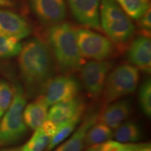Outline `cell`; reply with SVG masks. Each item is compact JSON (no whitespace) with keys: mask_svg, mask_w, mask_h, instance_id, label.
Here are the masks:
<instances>
[{"mask_svg":"<svg viewBox=\"0 0 151 151\" xmlns=\"http://www.w3.org/2000/svg\"><path fill=\"white\" fill-rule=\"evenodd\" d=\"M139 19H140L139 26L141 29L144 32L147 34H148V32L150 33L151 29V11L150 7Z\"/></svg>","mask_w":151,"mask_h":151,"instance_id":"25","label":"cell"},{"mask_svg":"<svg viewBox=\"0 0 151 151\" xmlns=\"http://www.w3.org/2000/svg\"><path fill=\"white\" fill-rule=\"evenodd\" d=\"M29 3L36 16L45 24L60 23L67 16L65 0H29Z\"/></svg>","mask_w":151,"mask_h":151,"instance_id":"9","label":"cell"},{"mask_svg":"<svg viewBox=\"0 0 151 151\" xmlns=\"http://www.w3.org/2000/svg\"><path fill=\"white\" fill-rule=\"evenodd\" d=\"M48 41L62 73L71 74L80 70L84 59L77 43L76 30L71 24L60 22L52 25L48 32Z\"/></svg>","mask_w":151,"mask_h":151,"instance_id":"2","label":"cell"},{"mask_svg":"<svg viewBox=\"0 0 151 151\" xmlns=\"http://www.w3.org/2000/svg\"><path fill=\"white\" fill-rule=\"evenodd\" d=\"M112 67L113 64L106 60H91L81 67V82L90 98L97 99L101 96L106 78Z\"/></svg>","mask_w":151,"mask_h":151,"instance_id":"7","label":"cell"},{"mask_svg":"<svg viewBox=\"0 0 151 151\" xmlns=\"http://www.w3.org/2000/svg\"><path fill=\"white\" fill-rule=\"evenodd\" d=\"M14 5L13 0H0V6L9 7Z\"/></svg>","mask_w":151,"mask_h":151,"instance_id":"27","label":"cell"},{"mask_svg":"<svg viewBox=\"0 0 151 151\" xmlns=\"http://www.w3.org/2000/svg\"><path fill=\"white\" fill-rule=\"evenodd\" d=\"M19 69L27 94L34 96L42 91L55 73V65L49 47L38 38L27 41L19 53Z\"/></svg>","mask_w":151,"mask_h":151,"instance_id":"1","label":"cell"},{"mask_svg":"<svg viewBox=\"0 0 151 151\" xmlns=\"http://www.w3.org/2000/svg\"><path fill=\"white\" fill-rule=\"evenodd\" d=\"M132 109L131 103L126 99L109 103L99 114L98 121L116 129L129 118Z\"/></svg>","mask_w":151,"mask_h":151,"instance_id":"13","label":"cell"},{"mask_svg":"<svg viewBox=\"0 0 151 151\" xmlns=\"http://www.w3.org/2000/svg\"><path fill=\"white\" fill-rule=\"evenodd\" d=\"M143 151H151L150 149V145L148 144L147 146H146L144 148H143Z\"/></svg>","mask_w":151,"mask_h":151,"instance_id":"29","label":"cell"},{"mask_svg":"<svg viewBox=\"0 0 151 151\" xmlns=\"http://www.w3.org/2000/svg\"><path fill=\"white\" fill-rule=\"evenodd\" d=\"M48 104L43 94L29 104L23 111V119L26 125L32 129H37L47 119Z\"/></svg>","mask_w":151,"mask_h":151,"instance_id":"16","label":"cell"},{"mask_svg":"<svg viewBox=\"0 0 151 151\" xmlns=\"http://www.w3.org/2000/svg\"><path fill=\"white\" fill-rule=\"evenodd\" d=\"M141 129L139 124L133 121L124 122L116 129L113 137L120 143L137 142L142 137Z\"/></svg>","mask_w":151,"mask_h":151,"instance_id":"18","label":"cell"},{"mask_svg":"<svg viewBox=\"0 0 151 151\" xmlns=\"http://www.w3.org/2000/svg\"><path fill=\"white\" fill-rule=\"evenodd\" d=\"M130 18L138 20L149 9L148 0H116Z\"/></svg>","mask_w":151,"mask_h":151,"instance_id":"20","label":"cell"},{"mask_svg":"<svg viewBox=\"0 0 151 151\" xmlns=\"http://www.w3.org/2000/svg\"><path fill=\"white\" fill-rule=\"evenodd\" d=\"M31 29L27 22L20 15L0 9V35L24 39L30 35Z\"/></svg>","mask_w":151,"mask_h":151,"instance_id":"12","label":"cell"},{"mask_svg":"<svg viewBox=\"0 0 151 151\" xmlns=\"http://www.w3.org/2000/svg\"><path fill=\"white\" fill-rule=\"evenodd\" d=\"M148 143H147L146 146H147V145H148ZM145 146H144V147H145ZM144 147H143V148H140V149H139V150H135V151H143V148H144Z\"/></svg>","mask_w":151,"mask_h":151,"instance_id":"30","label":"cell"},{"mask_svg":"<svg viewBox=\"0 0 151 151\" xmlns=\"http://www.w3.org/2000/svg\"><path fill=\"white\" fill-rule=\"evenodd\" d=\"M0 146H1V145H0Z\"/></svg>","mask_w":151,"mask_h":151,"instance_id":"31","label":"cell"},{"mask_svg":"<svg viewBox=\"0 0 151 151\" xmlns=\"http://www.w3.org/2000/svg\"><path fill=\"white\" fill-rule=\"evenodd\" d=\"M84 111H80L75 115L73 118L69 119L65 123L58 127V129L55 134L50 138V140L46 148V151H50L55 148V147L61 143L64 140L74 131L75 128L81 122V118H82L83 113Z\"/></svg>","mask_w":151,"mask_h":151,"instance_id":"17","label":"cell"},{"mask_svg":"<svg viewBox=\"0 0 151 151\" xmlns=\"http://www.w3.org/2000/svg\"><path fill=\"white\" fill-rule=\"evenodd\" d=\"M127 58L138 69L146 73L151 71V41L148 36H139L132 41L127 51Z\"/></svg>","mask_w":151,"mask_h":151,"instance_id":"11","label":"cell"},{"mask_svg":"<svg viewBox=\"0 0 151 151\" xmlns=\"http://www.w3.org/2000/svg\"><path fill=\"white\" fill-rule=\"evenodd\" d=\"M76 40L81 54L88 59L105 60L114 52V46L111 41L92 30H76Z\"/></svg>","mask_w":151,"mask_h":151,"instance_id":"6","label":"cell"},{"mask_svg":"<svg viewBox=\"0 0 151 151\" xmlns=\"http://www.w3.org/2000/svg\"><path fill=\"white\" fill-rule=\"evenodd\" d=\"M15 89L9 82L0 80V118L10 106L14 96Z\"/></svg>","mask_w":151,"mask_h":151,"instance_id":"23","label":"cell"},{"mask_svg":"<svg viewBox=\"0 0 151 151\" xmlns=\"http://www.w3.org/2000/svg\"><path fill=\"white\" fill-rule=\"evenodd\" d=\"M139 104L141 110L146 116L151 115V81L146 79L141 85L139 90Z\"/></svg>","mask_w":151,"mask_h":151,"instance_id":"24","label":"cell"},{"mask_svg":"<svg viewBox=\"0 0 151 151\" xmlns=\"http://www.w3.org/2000/svg\"><path fill=\"white\" fill-rule=\"evenodd\" d=\"M99 12L101 27L111 40L123 44L131 39L134 25L116 0H100Z\"/></svg>","mask_w":151,"mask_h":151,"instance_id":"3","label":"cell"},{"mask_svg":"<svg viewBox=\"0 0 151 151\" xmlns=\"http://www.w3.org/2000/svg\"><path fill=\"white\" fill-rule=\"evenodd\" d=\"M85 103L81 97L73 98L67 101L52 104L50 109L47 119L50 120L57 127H59L80 111H84Z\"/></svg>","mask_w":151,"mask_h":151,"instance_id":"14","label":"cell"},{"mask_svg":"<svg viewBox=\"0 0 151 151\" xmlns=\"http://www.w3.org/2000/svg\"><path fill=\"white\" fill-rule=\"evenodd\" d=\"M76 20L86 27L99 29L100 0H68Z\"/></svg>","mask_w":151,"mask_h":151,"instance_id":"10","label":"cell"},{"mask_svg":"<svg viewBox=\"0 0 151 151\" xmlns=\"http://www.w3.org/2000/svg\"><path fill=\"white\" fill-rule=\"evenodd\" d=\"M22 47L19 39L0 35V58H10L18 55Z\"/></svg>","mask_w":151,"mask_h":151,"instance_id":"21","label":"cell"},{"mask_svg":"<svg viewBox=\"0 0 151 151\" xmlns=\"http://www.w3.org/2000/svg\"><path fill=\"white\" fill-rule=\"evenodd\" d=\"M99 113H90L86 117L75 133L53 151H81L86 145V137L88 129L98 120Z\"/></svg>","mask_w":151,"mask_h":151,"instance_id":"15","label":"cell"},{"mask_svg":"<svg viewBox=\"0 0 151 151\" xmlns=\"http://www.w3.org/2000/svg\"><path fill=\"white\" fill-rule=\"evenodd\" d=\"M14 96L10 106L4 113L0 123V145L8 146L21 140L27 132L24 122L23 111L26 99L21 86L14 88Z\"/></svg>","mask_w":151,"mask_h":151,"instance_id":"4","label":"cell"},{"mask_svg":"<svg viewBox=\"0 0 151 151\" xmlns=\"http://www.w3.org/2000/svg\"><path fill=\"white\" fill-rule=\"evenodd\" d=\"M139 69L132 65H122L108 73L102 94L105 104L117 101L135 92L139 83Z\"/></svg>","mask_w":151,"mask_h":151,"instance_id":"5","label":"cell"},{"mask_svg":"<svg viewBox=\"0 0 151 151\" xmlns=\"http://www.w3.org/2000/svg\"><path fill=\"white\" fill-rule=\"evenodd\" d=\"M0 151H22L21 148H4L0 150Z\"/></svg>","mask_w":151,"mask_h":151,"instance_id":"28","label":"cell"},{"mask_svg":"<svg viewBox=\"0 0 151 151\" xmlns=\"http://www.w3.org/2000/svg\"><path fill=\"white\" fill-rule=\"evenodd\" d=\"M81 83L73 76H58L50 79L43 87L41 92L50 106L78 97L81 92Z\"/></svg>","mask_w":151,"mask_h":151,"instance_id":"8","label":"cell"},{"mask_svg":"<svg viewBox=\"0 0 151 151\" xmlns=\"http://www.w3.org/2000/svg\"><path fill=\"white\" fill-rule=\"evenodd\" d=\"M50 138L41 129H35L29 140L21 148L22 151H43L48 146Z\"/></svg>","mask_w":151,"mask_h":151,"instance_id":"22","label":"cell"},{"mask_svg":"<svg viewBox=\"0 0 151 151\" xmlns=\"http://www.w3.org/2000/svg\"><path fill=\"white\" fill-rule=\"evenodd\" d=\"M113 138L110 127L102 122H97L88 129L86 137V145L88 146L107 141Z\"/></svg>","mask_w":151,"mask_h":151,"instance_id":"19","label":"cell"},{"mask_svg":"<svg viewBox=\"0 0 151 151\" xmlns=\"http://www.w3.org/2000/svg\"><path fill=\"white\" fill-rule=\"evenodd\" d=\"M39 127L50 137H52L55 134L57 129H58V127H57L56 124L48 119L45 120Z\"/></svg>","mask_w":151,"mask_h":151,"instance_id":"26","label":"cell"}]
</instances>
